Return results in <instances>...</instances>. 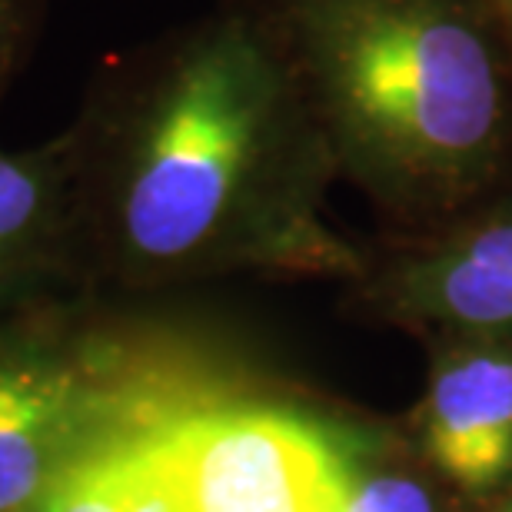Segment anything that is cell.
<instances>
[{"label":"cell","instance_id":"1","mask_svg":"<svg viewBox=\"0 0 512 512\" xmlns=\"http://www.w3.org/2000/svg\"><path fill=\"white\" fill-rule=\"evenodd\" d=\"M67 133L84 293H150L230 266H353L320 223L330 143L243 0L110 57Z\"/></svg>","mask_w":512,"mask_h":512},{"label":"cell","instance_id":"2","mask_svg":"<svg viewBox=\"0 0 512 512\" xmlns=\"http://www.w3.org/2000/svg\"><path fill=\"white\" fill-rule=\"evenodd\" d=\"M333 163L383 200L456 213L512 170V54L493 0H243Z\"/></svg>","mask_w":512,"mask_h":512},{"label":"cell","instance_id":"3","mask_svg":"<svg viewBox=\"0 0 512 512\" xmlns=\"http://www.w3.org/2000/svg\"><path fill=\"white\" fill-rule=\"evenodd\" d=\"M233 389L187 326L74 293L0 316V512H37L104 449Z\"/></svg>","mask_w":512,"mask_h":512},{"label":"cell","instance_id":"4","mask_svg":"<svg viewBox=\"0 0 512 512\" xmlns=\"http://www.w3.org/2000/svg\"><path fill=\"white\" fill-rule=\"evenodd\" d=\"M163 446L177 512H343L363 469L353 433L237 386L170 419Z\"/></svg>","mask_w":512,"mask_h":512},{"label":"cell","instance_id":"5","mask_svg":"<svg viewBox=\"0 0 512 512\" xmlns=\"http://www.w3.org/2000/svg\"><path fill=\"white\" fill-rule=\"evenodd\" d=\"M84 293L77 160L67 130L37 147L0 143V316Z\"/></svg>","mask_w":512,"mask_h":512},{"label":"cell","instance_id":"6","mask_svg":"<svg viewBox=\"0 0 512 512\" xmlns=\"http://www.w3.org/2000/svg\"><path fill=\"white\" fill-rule=\"evenodd\" d=\"M403 313L469 333L512 336V200L476 210L386 273Z\"/></svg>","mask_w":512,"mask_h":512},{"label":"cell","instance_id":"7","mask_svg":"<svg viewBox=\"0 0 512 512\" xmlns=\"http://www.w3.org/2000/svg\"><path fill=\"white\" fill-rule=\"evenodd\" d=\"M426 449L469 493L503 483L512 473V356L469 353L436 373Z\"/></svg>","mask_w":512,"mask_h":512},{"label":"cell","instance_id":"8","mask_svg":"<svg viewBox=\"0 0 512 512\" xmlns=\"http://www.w3.org/2000/svg\"><path fill=\"white\" fill-rule=\"evenodd\" d=\"M167 423L130 436L80 463L74 473L60 479L37 512H140L160 473Z\"/></svg>","mask_w":512,"mask_h":512},{"label":"cell","instance_id":"9","mask_svg":"<svg viewBox=\"0 0 512 512\" xmlns=\"http://www.w3.org/2000/svg\"><path fill=\"white\" fill-rule=\"evenodd\" d=\"M343 512H433V503L413 479L360 469Z\"/></svg>","mask_w":512,"mask_h":512},{"label":"cell","instance_id":"10","mask_svg":"<svg viewBox=\"0 0 512 512\" xmlns=\"http://www.w3.org/2000/svg\"><path fill=\"white\" fill-rule=\"evenodd\" d=\"M44 0H0V104L34 44Z\"/></svg>","mask_w":512,"mask_h":512},{"label":"cell","instance_id":"11","mask_svg":"<svg viewBox=\"0 0 512 512\" xmlns=\"http://www.w3.org/2000/svg\"><path fill=\"white\" fill-rule=\"evenodd\" d=\"M163 433H167V429H163ZM140 512H177V499H173V483H170V469H167V446H163L160 473H157V479H153V486H150L147 499H143Z\"/></svg>","mask_w":512,"mask_h":512},{"label":"cell","instance_id":"12","mask_svg":"<svg viewBox=\"0 0 512 512\" xmlns=\"http://www.w3.org/2000/svg\"><path fill=\"white\" fill-rule=\"evenodd\" d=\"M493 10H496L499 27H503L506 44H509V54H512V0H493Z\"/></svg>","mask_w":512,"mask_h":512},{"label":"cell","instance_id":"13","mask_svg":"<svg viewBox=\"0 0 512 512\" xmlns=\"http://www.w3.org/2000/svg\"><path fill=\"white\" fill-rule=\"evenodd\" d=\"M503 512H512V503H509V506H503Z\"/></svg>","mask_w":512,"mask_h":512}]
</instances>
